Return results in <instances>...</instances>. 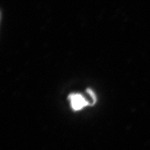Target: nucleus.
Returning <instances> with one entry per match:
<instances>
[{
	"label": "nucleus",
	"instance_id": "1",
	"mask_svg": "<svg viewBox=\"0 0 150 150\" xmlns=\"http://www.w3.org/2000/svg\"><path fill=\"white\" fill-rule=\"evenodd\" d=\"M69 100L70 102L71 107L75 111L81 110L86 106L91 105V102L86 99L83 95L80 93H72L69 95Z\"/></svg>",
	"mask_w": 150,
	"mask_h": 150
},
{
	"label": "nucleus",
	"instance_id": "2",
	"mask_svg": "<svg viewBox=\"0 0 150 150\" xmlns=\"http://www.w3.org/2000/svg\"><path fill=\"white\" fill-rule=\"evenodd\" d=\"M87 93L88 95L91 96V99L92 101H93V104H95V102H96V100H97V98H96V95H95V94L94 92L92 91L91 88H88L87 89Z\"/></svg>",
	"mask_w": 150,
	"mask_h": 150
}]
</instances>
